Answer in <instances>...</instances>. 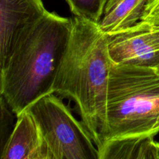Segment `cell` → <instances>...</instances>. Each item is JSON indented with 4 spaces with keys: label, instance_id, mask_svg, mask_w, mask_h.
Segmentation results:
<instances>
[{
    "label": "cell",
    "instance_id": "obj_7",
    "mask_svg": "<svg viewBox=\"0 0 159 159\" xmlns=\"http://www.w3.org/2000/svg\"><path fill=\"white\" fill-rule=\"evenodd\" d=\"M41 141L38 127L26 110L16 117L15 128L2 148L1 159H30Z\"/></svg>",
    "mask_w": 159,
    "mask_h": 159
},
{
    "label": "cell",
    "instance_id": "obj_1",
    "mask_svg": "<svg viewBox=\"0 0 159 159\" xmlns=\"http://www.w3.org/2000/svg\"><path fill=\"white\" fill-rule=\"evenodd\" d=\"M71 30L72 19L48 11L18 39L1 67V96L16 117L53 93Z\"/></svg>",
    "mask_w": 159,
    "mask_h": 159
},
{
    "label": "cell",
    "instance_id": "obj_6",
    "mask_svg": "<svg viewBox=\"0 0 159 159\" xmlns=\"http://www.w3.org/2000/svg\"><path fill=\"white\" fill-rule=\"evenodd\" d=\"M47 12L43 0H0V66L21 34Z\"/></svg>",
    "mask_w": 159,
    "mask_h": 159
},
{
    "label": "cell",
    "instance_id": "obj_2",
    "mask_svg": "<svg viewBox=\"0 0 159 159\" xmlns=\"http://www.w3.org/2000/svg\"><path fill=\"white\" fill-rule=\"evenodd\" d=\"M72 19L71 38L60 65L53 93L73 99L95 144H102L112 62L107 35L99 24Z\"/></svg>",
    "mask_w": 159,
    "mask_h": 159
},
{
    "label": "cell",
    "instance_id": "obj_16",
    "mask_svg": "<svg viewBox=\"0 0 159 159\" xmlns=\"http://www.w3.org/2000/svg\"><path fill=\"white\" fill-rule=\"evenodd\" d=\"M149 138H151V137H148V138L147 139L144 141V143H143L142 146H141V149H140V152H139V153H138L136 159H144V148H145V144Z\"/></svg>",
    "mask_w": 159,
    "mask_h": 159
},
{
    "label": "cell",
    "instance_id": "obj_18",
    "mask_svg": "<svg viewBox=\"0 0 159 159\" xmlns=\"http://www.w3.org/2000/svg\"><path fill=\"white\" fill-rule=\"evenodd\" d=\"M158 73H159V68L158 69Z\"/></svg>",
    "mask_w": 159,
    "mask_h": 159
},
{
    "label": "cell",
    "instance_id": "obj_4",
    "mask_svg": "<svg viewBox=\"0 0 159 159\" xmlns=\"http://www.w3.org/2000/svg\"><path fill=\"white\" fill-rule=\"evenodd\" d=\"M57 159H99V151L83 123L51 93L27 109Z\"/></svg>",
    "mask_w": 159,
    "mask_h": 159
},
{
    "label": "cell",
    "instance_id": "obj_3",
    "mask_svg": "<svg viewBox=\"0 0 159 159\" xmlns=\"http://www.w3.org/2000/svg\"><path fill=\"white\" fill-rule=\"evenodd\" d=\"M158 132V70L113 64L102 143L116 138L155 137Z\"/></svg>",
    "mask_w": 159,
    "mask_h": 159
},
{
    "label": "cell",
    "instance_id": "obj_11",
    "mask_svg": "<svg viewBox=\"0 0 159 159\" xmlns=\"http://www.w3.org/2000/svg\"><path fill=\"white\" fill-rule=\"evenodd\" d=\"M14 112L10 108L6 99L1 96V141L2 148L12 134L16 122L13 124Z\"/></svg>",
    "mask_w": 159,
    "mask_h": 159
},
{
    "label": "cell",
    "instance_id": "obj_5",
    "mask_svg": "<svg viewBox=\"0 0 159 159\" xmlns=\"http://www.w3.org/2000/svg\"><path fill=\"white\" fill-rule=\"evenodd\" d=\"M113 64L159 68V26L140 20L125 30L106 34Z\"/></svg>",
    "mask_w": 159,
    "mask_h": 159
},
{
    "label": "cell",
    "instance_id": "obj_9",
    "mask_svg": "<svg viewBox=\"0 0 159 159\" xmlns=\"http://www.w3.org/2000/svg\"><path fill=\"white\" fill-rule=\"evenodd\" d=\"M148 137H129L104 141L98 148L99 159H136Z\"/></svg>",
    "mask_w": 159,
    "mask_h": 159
},
{
    "label": "cell",
    "instance_id": "obj_14",
    "mask_svg": "<svg viewBox=\"0 0 159 159\" xmlns=\"http://www.w3.org/2000/svg\"><path fill=\"white\" fill-rule=\"evenodd\" d=\"M155 137H151L148 139L144 148V159H155Z\"/></svg>",
    "mask_w": 159,
    "mask_h": 159
},
{
    "label": "cell",
    "instance_id": "obj_10",
    "mask_svg": "<svg viewBox=\"0 0 159 159\" xmlns=\"http://www.w3.org/2000/svg\"><path fill=\"white\" fill-rule=\"evenodd\" d=\"M73 15L99 24L110 0H65Z\"/></svg>",
    "mask_w": 159,
    "mask_h": 159
},
{
    "label": "cell",
    "instance_id": "obj_12",
    "mask_svg": "<svg viewBox=\"0 0 159 159\" xmlns=\"http://www.w3.org/2000/svg\"><path fill=\"white\" fill-rule=\"evenodd\" d=\"M141 20H144L159 26V0L148 1Z\"/></svg>",
    "mask_w": 159,
    "mask_h": 159
},
{
    "label": "cell",
    "instance_id": "obj_13",
    "mask_svg": "<svg viewBox=\"0 0 159 159\" xmlns=\"http://www.w3.org/2000/svg\"><path fill=\"white\" fill-rule=\"evenodd\" d=\"M42 138V137H41ZM30 159H57L48 144L42 138L40 145L33 153Z\"/></svg>",
    "mask_w": 159,
    "mask_h": 159
},
{
    "label": "cell",
    "instance_id": "obj_8",
    "mask_svg": "<svg viewBox=\"0 0 159 159\" xmlns=\"http://www.w3.org/2000/svg\"><path fill=\"white\" fill-rule=\"evenodd\" d=\"M148 0H120L104 14L99 26L105 34L130 27L141 20Z\"/></svg>",
    "mask_w": 159,
    "mask_h": 159
},
{
    "label": "cell",
    "instance_id": "obj_17",
    "mask_svg": "<svg viewBox=\"0 0 159 159\" xmlns=\"http://www.w3.org/2000/svg\"><path fill=\"white\" fill-rule=\"evenodd\" d=\"M155 159H159V143L155 141Z\"/></svg>",
    "mask_w": 159,
    "mask_h": 159
},
{
    "label": "cell",
    "instance_id": "obj_15",
    "mask_svg": "<svg viewBox=\"0 0 159 159\" xmlns=\"http://www.w3.org/2000/svg\"><path fill=\"white\" fill-rule=\"evenodd\" d=\"M120 1V0H110L108 2V4H107V8H106V10H105V13H107V12H110V10H111L112 9H113V7H114L115 6H116V4H117ZM104 13V14H105Z\"/></svg>",
    "mask_w": 159,
    "mask_h": 159
}]
</instances>
